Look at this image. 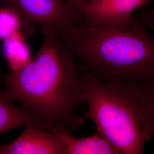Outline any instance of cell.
Masks as SVG:
<instances>
[{"label":"cell","instance_id":"277c9868","mask_svg":"<svg viewBox=\"0 0 154 154\" xmlns=\"http://www.w3.org/2000/svg\"><path fill=\"white\" fill-rule=\"evenodd\" d=\"M1 4L14 9L30 25L48 26L57 34L83 20L65 0H4Z\"/></svg>","mask_w":154,"mask_h":154},{"label":"cell","instance_id":"6da1fadb","mask_svg":"<svg viewBox=\"0 0 154 154\" xmlns=\"http://www.w3.org/2000/svg\"><path fill=\"white\" fill-rule=\"evenodd\" d=\"M39 28L42 35L40 49L24 67L6 74L3 82L6 92L42 128L50 131L62 126L77 129L84 122L77 114L84 102L81 75L74 56L61 44L55 31L48 26Z\"/></svg>","mask_w":154,"mask_h":154},{"label":"cell","instance_id":"4fadbf2b","mask_svg":"<svg viewBox=\"0 0 154 154\" xmlns=\"http://www.w3.org/2000/svg\"><path fill=\"white\" fill-rule=\"evenodd\" d=\"M144 88L147 90L149 95L154 103V76L151 81L146 86V87H144Z\"/></svg>","mask_w":154,"mask_h":154},{"label":"cell","instance_id":"3957f363","mask_svg":"<svg viewBox=\"0 0 154 154\" xmlns=\"http://www.w3.org/2000/svg\"><path fill=\"white\" fill-rule=\"evenodd\" d=\"M84 102L97 131L119 154H142L154 135V103L144 87L81 75Z\"/></svg>","mask_w":154,"mask_h":154},{"label":"cell","instance_id":"8992f818","mask_svg":"<svg viewBox=\"0 0 154 154\" xmlns=\"http://www.w3.org/2000/svg\"><path fill=\"white\" fill-rule=\"evenodd\" d=\"M24 127L14 140L0 144V154H66L54 133L46 132L34 125Z\"/></svg>","mask_w":154,"mask_h":154},{"label":"cell","instance_id":"5b68a950","mask_svg":"<svg viewBox=\"0 0 154 154\" xmlns=\"http://www.w3.org/2000/svg\"><path fill=\"white\" fill-rule=\"evenodd\" d=\"M149 0H87L78 9L82 22L106 28L126 29L135 12Z\"/></svg>","mask_w":154,"mask_h":154},{"label":"cell","instance_id":"8fae6325","mask_svg":"<svg viewBox=\"0 0 154 154\" xmlns=\"http://www.w3.org/2000/svg\"><path fill=\"white\" fill-rule=\"evenodd\" d=\"M136 16L146 28L154 33V8L142 10Z\"/></svg>","mask_w":154,"mask_h":154},{"label":"cell","instance_id":"ba28073f","mask_svg":"<svg viewBox=\"0 0 154 154\" xmlns=\"http://www.w3.org/2000/svg\"><path fill=\"white\" fill-rule=\"evenodd\" d=\"M29 125L41 127L37 121L23 107L13 103L6 89L0 88V134Z\"/></svg>","mask_w":154,"mask_h":154},{"label":"cell","instance_id":"7a4b0ae2","mask_svg":"<svg viewBox=\"0 0 154 154\" xmlns=\"http://www.w3.org/2000/svg\"><path fill=\"white\" fill-rule=\"evenodd\" d=\"M87 71L105 81L146 87L154 76V34L135 14L126 29L81 22L58 34Z\"/></svg>","mask_w":154,"mask_h":154},{"label":"cell","instance_id":"7c38bea8","mask_svg":"<svg viewBox=\"0 0 154 154\" xmlns=\"http://www.w3.org/2000/svg\"><path fill=\"white\" fill-rule=\"evenodd\" d=\"M65 1L69 8L72 11H76L78 13L77 11L79 9V8L87 0H65Z\"/></svg>","mask_w":154,"mask_h":154},{"label":"cell","instance_id":"52a82bcc","mask_svg":"<svg viewBox=\"0 0 154 154\" xmlns=\"http://www.w3.org/2000/svg\"><path fill=\"white\" fill-rule=\"evenodd\" d=\"M50 131L59 138L66 154H119L97 131L88 137L77 138L70 128L62 126H56Z\"/></svg>","mask_w":154,"mask_h":154},{"label":"cell","instance_id":"5bb4252c","mask_svg":"<svg viewBox=\"0 0 154 154\" xmlns=\"http://www.w3.org/2000/svg\"><path fill=\"white\" fill-rule=\"evenodd\" d=\"M4 0H0V4H1L2 2H3Z\"/></svg>","mask_w":154,"mask_h":154},{"label":"cell","instance_id":"30bf717a","mask_svg":"<svg viewBox=\"0 0 154 154\" xmlns=\"http://www.w3.org/2000/svg\"><path fill=\"white\" fill-rule=\"evenodd\" d=\"M0 7V41H4L14 34L23 33L28 38L34 33V26L25 21L14 9L2 5Z\"/></svg>","mask_w":154,"mask_h":154},{"label":"cell","instance_id":"9c48e42d","mask_svg":"<svg viewBox=\"0 0 154 154\" xmlns=\"http://www.w3.org/2000/svg\"><path fill=\"white\" fill-rule=\"evenodd\" d=\"M23 33L19 32L3 41L2 53L11 72H17L32 60L31 50Z\"/></svg>","mask_w":154,"mask_h":154}]
</instances>
